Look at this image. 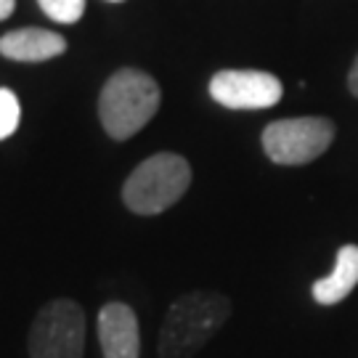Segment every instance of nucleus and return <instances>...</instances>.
I'll list each match as a JSON object with an SVG mask.
<instances>
[{
    "label": "nucleus",
    "instance_id": "obj_1",
    "mask_svg": "<svg viewBox=\"0 0 358 358\" xmlns=\"http://www.w3.org/2000/svg\"><path fill=\"white\" fill-rule=\"evenodd\" d=\"M231 300L213 289H194L180 294L167 308L157 340L159 358H194L220 332L231 316Z\"/></svg>",
    "mask_w": 358,
    "mask_h": 358
},
{
    "label": "nucleus",
    "instance_id": "obj_2",
    "mask_svg": "<svg viewBox=\"0 0 358 358\" xmlns=\"http://www.w3.org/2000/svg\"><path fill=\"white\" fill-rule=\"evenodd\" d=\"M159 101L162 93L157 80L141 69L125 66L103 83L99 96V120L115 141H128L152 122Z\"/></svg>",
    "mask_w": 358,
    "mask_h": 358
},
{
    "label": "nucleus",
    "instance_id": "obj_3",
    "mask_svg": "<svg viewBox=\"0 0 358 358\" xmlns=\"http://www.w3.org/2000/svg\"><path fill=\"white\" fill-rule=\"evenodd\" d=\"M192 186V165L176 152H159L143 159L122 186V202L136 215H159L180 202Z\"/></svg>",
    "mask_w": 358,
    "mask_h": 358
},
{
    "label": "nucleus",
    "instance_id": "obj_4",
    "mask_svg": "<svg viewBox=\"0 0 358 358\" xmlns=\"http://www.w3.org/2000/svg\"><path fill=\"white\" fill-rule=\"evenodd\" d=\"M334 133L337 130L329 117H287L266 125L260 141H263V152L273 165L300 167L319 159L332 146Z\"/></svg>",
    "mask_w": 358,
    "mask_h": 358
},
{
    "label": "nucleus",
    "instance_id": "obj_5",
    "mask_svg": "<svg viewBox=\"0 0 358 358\" xmlns=\"http://www.w3.org/2000/svg\"><path fill=\"white\" fill-rule=\"evenodd\" d=\"M29 358H83L85 310L69 297H56L40 308L27 337Z\"/></svg>",
    "mask_w": 358,
    "mask_h": 358
},
{
    "label": "nucleus",
    "instance_id": "obj_6",
    "mask_svg": "<svg viewBox=\"0 0 358 358\" xmlns=\"http://www.w3.org/2000/svg\"><path fill=\"white\" fill-rule=\"evenodd\" d=\"M210 96L226 109H271L282 101V80L263 69H220L210 80Z\"/></svg>",
    "mask_w": 358,
    "mask_h": 358
},
{
    "label": "nucleus",
    "instance_id": "obj_7",
    "mask_svg": "<svg viewBox=\"0 0 358 358\" xmlns=\"http://www.w3.org/2000/svg\"><path fill=\"white\" fill-rule=\"evenodd\" d=\"M99 343L103 358H141V327L125 303H106L99 310Z\"/></svg>",
    "mask_w": 358,
    "mask_h": 358
},
{
    "label": "nucleus",
    "instance_id": "obj_8",
    "mask_svg": "<svg viewBox=\"0 0 358 358\" xmlns=\"http://www.w3.org/2000/svg\"><path fill=\"white\" fill-rule=\"evenodd\" d=\"M66 51V40L59 32L51 29H40V27H24V29H13L0 38V53L11 62H27V64H38L56 59Z\"/></svg>",
    "mask_w": 358,
    "mask_h": 358
},
{
    "label": "nucleus",
    "instance_id": "obj_9",
    "mask_svg": "<svg viewBox=\"0 0 358 358\" xmlns=\"http://www.w3.org/2000/svg\"><path fill=\"white\" fill-rule=\"evenodd\" d=\"M358 284V244H343L334 257V268L329 276L313 282L310 292L319 306H337Z\"/></svg>",
    "mask_w": 358,
    "mask_h": 358
},
{
    "label": "nucleus",
    "instance_id": "obj_10",
    "mask_svg": "<svg viewBox=\"0 0 358 358\" xmlns=\"http://www.w3.org/2000/svg\"><path fill=\"white\" fill-rule=\"evenodd\" d=\"M22 122V103L11 88H0V141L11 138Z\"/></svg>",
    "mask_w": 358,
    "mask_h": 358
},
{
    "label": "nucleus",
    "instance_id": "obj_11",
    "mask_svg": "<svg viewBox=\"0 0 358 358\" xmlns=\"http://www.w3.org/2000/svg\"><path fill=\"white\" fill-rule=\"evenodd\" d=\"M48 19L59 24H75L85 13V0H38Z\"/></svg>",
    "mask_w": 358,
    "mask_h": 358
},
{
    "label": "nucleus",
    "instance_id": "obj_12",
    "mask_svg": "<svg viewBox=\"0 0 358 358\" xmlns=\"http://www.w3.org/2000/svg\"><path fill=\"white\" fill-rule=\"evenodd\" d=\"M348 90L358 99V53L353 59V64H350V72H348Z\"/></svg>",
    "mask_w": 358,
    "mask_h": 358
},
{
    "label": "nucleus",
    "instance_id": "obj_13",
    "mask_svg": "<svg viewBox=\"0 0 358 358\" xmlns=\"http://www.w3.org/2000/svg\"><path fill=\"white\" fill-rule=\"evenodd\" d=\"M13 8H16V0H0V22L8 19L13 13Z\"/></svg>",
    "mask_w": 358,
    "mask_h": 358
},
{
    "label": "nucleus",
    "instance_id": "obj_14",
    "mask_svg": "<svg viewBox=\"0 0 358 358\" xmlns=\"http://www.w3.org/2000/svg\"><path fill=\"white\" fill-rule=\"evenodd\" d=\"M109 3H122V0H109Z\"/></svg>",
    "mask_w": 358,
    "mask_h": 358
}]
</instances>
